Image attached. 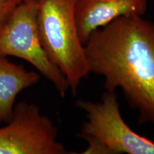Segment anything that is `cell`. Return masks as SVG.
<instances>
[{
  "mask_svg": "<svg viewBox=\"0 0 154 154\" xmlns=\"http://www.w3.org/2000/svg\"><path fill=\"white\" fill-rule=\"evenodd\" d=\"M84 49L89 73L103 77L106 91L120 88L138 124H154V22L120 17L92 33Z\"/></svg>",
  "mask_w": 154,
  "mask_h": 154,
  "instance_id": "obj_1",
  "label": "cell"
},
{
  "mask_svg": "<svg viewBox=\"0 0 154 154\" xmlns=\"http://www.w3.org/2000/svg\"><path fill=\"white\" fill-rule=\"evenodd\" d=\"M40 42L50 61L66 79L76 95L90 74L84 44L81 41L74 8L76 0H34Z\"/></svg>",
  "mask_w": 154,
  "mask_h": 154,
  "instance_id": "obj_2",
  "label": "cell"
},
{
  "mask_svg": "<svg viewBox=\"0 0 154 154\" xmlns=\"http://www.w3.org/2000/svg\"><path fill=\"white\" fill-rule=\"evenodd\" d=\"M86 121L77 136L99 143L106 154H154V142L136 133L123 119L116 92L106 91L99 101L79 99Z\"/></svg>",
  "mask_w": 154,
  "mask_h": 154,
  "instance_id": "obj_3",
  "label": "cell"
},
{
  "mask_svg": "<svg viewBox=\"0 0 154 154\" xmlns=\"http://www.w3.org/2000/svg\"><path fill=\"white\" fill-rule=\"evenodd\" d=\"M0 56L27 61L52 84L61 97L69 90L66 79L50 61L38 36L34 0L19 4L0 24Z\"/></svg>",
  "mask_w": 154,
  "mask_h": 154,
  "instance_id": "obj_4",
  "label": "cell"
},
{
  "mask_svg": "<svg viewBox=\"0 0 154 154\" xmlns=\"http://www.w3.org/2000/svg\"><path fill=\"white\" fill-rule=\"evenodd\" d=\"M54 123L34 103H15L11 120L0 126V154H66Z\"/></svg>",
  "mask_w": 154,
  "mask_h": 154,
  "instance_id": "obj_5",
  "label": "cell"
},
{
  "mask_svg": "<svg viewBox=\"0 0 154 154\" xmlns=\"http://www.w3.org/2000/svg\"><path fill=\"white\" fill-rule=\"evenodd\" d=\"M147 0H76L74 14L80 39L85 44L95 31L124 16H143Z\"/></svg>",
  "mask_w": 154,
  "mask_h": 154,
  "instance_id": "obj_6",
  "label": "cell"
},
{
  "mask_svg": "<svg viewBox=\"0 0 154 154\" xmlns=\"http://www.w3.org/2000/svg\"><path fill=\"white\" fill-rule=\"evenodd\" d=\"M41 79L38 72L0 56V126L11 120L17 96Z\"/></svg>",
  "mask_w": 154,
  "mask_h": 154,
  "instance_id": "obj_7",
  "label": "cell"
},
{
  "mask_svg": "<svg viewBox=\"0 0 154 154\" xmlns=\"http://www.w3.org/2000/svg\"><path fill=\"white\" fill-rule=\"evenodd\" d=\"M24 0H0V24L15 7Z\"/></svg>",
  "mask_w": 154,
  "mask_h": 154,
  "instance_id": "obj_8",
  "label": "cell"
}]
</instances>
